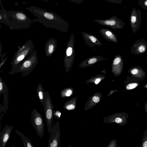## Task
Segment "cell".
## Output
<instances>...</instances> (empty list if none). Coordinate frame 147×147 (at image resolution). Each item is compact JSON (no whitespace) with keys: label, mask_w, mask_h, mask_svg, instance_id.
I'll use <instances>...</instances> for the list:
<instances>
[{"label":"cell","mask_w":147,"mask_h":147,"mask_svg":"<svg viewBox=\"0 0 147 147\" xmlns=\"http://www.w3.org/2000/svg\"><path fill=\"white\" fill-rule=\"evenodd\" d=\"M147 48V43L144 39L137 40L132 45L131 48V53L134 54L138 55L144 53Z\"/></svg>","instance_id":"6"},{"label":"cell","mask_w":147,"mask_h":147,"mask_svg":"<svg viewBox=\"0 0 147 147\" xmlns=\"http://www.w3.org/2000/svg\"><path fill=\"white\" fill-rule=\"evenodd\" d=\"M136 21V17L134 16H132L131 18V21L133 23H135Z\"/></svg>","instance_id":"23"},{"label":"cell","mask_w":147,"mask_h":147,"mask_svg":"<svg viewBox=\"0 0 147 147\" xmlns=\"http://www.w3.org/2000/svg\"><path fill=\"white\" fill-rule=\"evenodd\" d=\"M89 38L93 42H95L96 40V39L93 36H89Z\"/></svg>","instance_id":"25"},{"label":"cell","mask_w":147,"mask_h":147,"mask_svg":"<svg viewBox=\"0 0 147 147\" xmlns=\"http://www.w3.org/2000/svg\"><path fill=\"white\" fill-rule=\"evenodd\" d=\"M13 127L12 125H5L0 133V147H4L9 138Z\"/></svg>","instance_id":"7"},{"label":"cell","mask_w":147,"mask_h":147,"mask_svg":"<svg viewBox=\"0 0 147 147\" xmlns=\"http://www.w3.org/2000/svg\"><path fill=\"white\" fill-rule=\"evenodd\" d=\"M50 134L48 140V147H58L59 145V123L57 121L53 122Z\"/></svg>","instance_id":"5"},{"label":"cell","mask_w":147,"mask_h":147,"mask_svg":"<svg viewBox=\"0 0 147 147\" xmlns=\"http://www.w3.org/2000/svg\"><path fill=\"white\" fill-rule=\"evenodd\" d=\"M100 81V78H98L95 81L96 84H98Z\"/></svg>","instance_id":"29"},{"label":"cell","mask_w":147,"mask_h":147,"mask_svg":"<svg viewBox=\"0 0 147 147\" xmlns=\"http://www.w3.org/2000/svg\"><path fill=\"white\" fill-rule=\"evenodd\" d=\"M1 93L2 94L4 97L3 103L4 105V106L7 108L9 102L8 99V90L7 88H5L3 85L2 82L1 81L0 82V95Z\"/></svg>","instance_id":"9"},{"label":"cell","mask_w":147,"mask_h":147,"mask_svg":"<svg viewBox=\"0 0 147 147\" xmlns=\"http://www.w3.org/2000/svg\"><path fill=\"white\" fill-rule=\"evenodd\" d=\"M72 91L71 90H68L65 93V95L66 96H69L71 94Z\"/></svg>","instance_id":"24"},{"label":"cell","mask_w":147,"mask_h":147,"mask_svg":"<svg viewBox=\"0 0 147 147\" xmlns=\"http://www.w3.org/2000/svg\"><path fill=\"white\" fill-rule=\"evenodd\" d=\"M145 5L147 6V1H146L144 3Z\"/></svg>","instance_id":"31"},{"label":"cell","mask_w":147,"mask_h":147,"mask_svg":"<svg viewBox=\"0 0 147 147\" xmlns=\"http://www.w3.org/2000/svg\"><path fill=\"white\" fill-rule=\"evenodd\" d=\"M75 106L73 105H70L67 106L66 109L68 110L74 109L75 108Z\"/></svg>","instance_id":"20"},{"label":"cell","mask_w":147,"mask_h":147,"mask_svg":"<svg viewBox=\"0 0 147 147\" xmlns=\"http://www.w3.org/2000/svg\"><path fill=\"white\" fill-rule=\"evenodd\" d=\"M72 53V49L71 48L69 47L66 51V54L67 56L71 55Z\"/></svg>","instance_id":"17"},{"label":"cell","mask_w":147,"mask_h":147,"mask_svg":"<svg viewBox=\"0 0 147 147\" xmlns=\"http://www.w3.org/2000/svg\"><path fill=\"white\" fill-rule=\"evenodd\" d=\"M6 15L7 24L11 27H26L32 22L31 19L22 11H7Z\"/></svg>","instance_id":"2"},{"label":"cell","mask_w":147,"mask_h":147,"mask_svg":"<svg viewBox=\"0 0 147 147\" xmlns=\"http://www.w3.org/2000/svg\"><path fill=\"white\" fill-rule=\"evenodd\" d=\"M121 61V59L120 57H118L115 58L113 61V64L116 65L119 63Z\"/></svg>","instance_id":"15"},{"label":"cell","mask_w":147,"mask_h":147,"mask_svg":"<svg viewBox=\"0 0 147 147\" xmlns=\"http://www.w3.org/2000/svg\"><path fill=\"white\" fill-rule=\"evenodd\" d=\"M15 131L22 138L25 147H34L32 142L22 132L16 129Z\"/></svg>","instance_id":"10"},{"label":"cell","mask_w":147,"mask_h":147,"mask_svg":"<svg viewBox=\"0 0 147 147\" xmlns=\"http://www.w3.org/2000/svg\"><path fill=\"white\" fill-rule=\"evenodd\" d=\"M45 92H44L41 86H39L37 89V95L39 100L42 105H43L45 99Z\"/></svg>","instance_id":"12"},{"label":"cell","mask_w":147,"mask_h":147,"mask_svg":"<svg viewBox=\"0 0 147 147\" xmlns=\"http://www.w3.org/2000/svg\"><path fill=\"white\" fill-rule=\"evenodd\" d=\"M122 119L119 117H117L115 119V121L117 123H120L122 121Z\"/></svg>","instance_id":"27"},{"label":"cell","mask_w":147,"mask_h":147,"mask_svg":"<svg viewBox=\"0 0 147 147\" xmlns=\"http://www.w3.org/2000/svg\"><path fill=\"white\" fill-rule=\"evenodd\" d=\"M24 55H21V56H20L18 58L17 60L18 61H21L24 58Z\"/></svg>","instance_id":"26"},{"label":"cell","mask_w":147,"mask_h":147,"mask_svg":"<svg viewBox=\"0 0 147 147\" xmlns=\"http://www.w3.org/2000/svg\"><path fill=\"white\" fill-rule=\"evenodd\" d=\"M93 101L96 102H98L100 100V99L98 96H94L93 98Z\"/></svg>","instance_id":"22"},{"label":"cell","mask_w":147,"mask_h":147,"mask_svg":"<svg viewBox=\"0 0 147 147\" xmlns=\"http://www.w3.org/2000/svg\"><path fill=\"white\" fill-rule=\"evenodd\" d=\"M40 0L43 1H49V0Z\"/></svg>","instance_id":"32"},{"label":"cell","mask_w":147,"mask_h":147,"mask_svg":"<svg viewBox=\"0 0 147 147\" xmlns=\"http://www.w3.org/2000/svg\"><path fill=\"white\" fill-rule=\"evenodd\" d=\"M61 115V113L59 111H54V117L56 118H60Z\"/></svg>","instance_id":"16"},{"label":"cell","mask_w":147,"mask_h":147,"mask_svg":"<svg viewBox=\"0 0 147 147\" xmlns=\"http://www.w3.org/2000/svg\"><path fill=\"white\" fill-rule=\"evenodd\" d=\"M96 60V59L95 58H92L89 60L88 63L89 64L93 63L95 62Z\"/></svg>","instance_id":"19"},{"label":"cell","mask_w":147,"mask_h":147,"mask_svg":"<svg viewBox=\"0 0 147 147\" xmlns=\"http://www.w3.org/2000/svg\"><path fill=\"white\" fill-rule=\"evenodd\" d=\"M31 119L32 125L37 135L42 138L45 131L44 121L41 115L35 108L32 111Z\"/></svg>","instance_id":"4"},{"label":"cell","mask_w":147,"mask_h":147,"mask_svg":"<svg viewBox=\"0 0 147 147\" xmlns=\"http://www.w3.org/2000/svg\"><path fill=\"white\" fill-rule=\"evenodd\" d=\"M128 71L132 76L138 79L144 78L146 76L145 71L139 66L133 67L129 69Z\"/></svg>","instance_id":"8"},{"label":"cell","mask_w":147,"mask_h":147,"mask_svg":"<svg viewBox=\"0 0 147 147\" xmlns=\"http://www.w3.org/2000/svg\"><path fill=\"white\" fill-rule=\"evenodd\" d=\"M138 85V84L136 83H130L127 85L126 88L128 90L131 89L136 87Z\"/></svg>","instance_id":"13"},{"label":"cell","mask_w":147,"mask_h":147,"mask_svg":"<svg viewBox=\"0 0 147 147\" xmlns=\"http://www.w3.org/2000/svg\"><path fill=\"white\" fill-rule=\"evenodd\" d=\"M0 4L1 6L2 9L0 10V22L7 24V16L6 15L7 11L5 10L3 6L1 0H0Z\"/></svg>","instance_id":"11"},{"label":"cell","mask_w":147,"mask_h":147,"mask_svg":"<svg viewBox=\"0 0 147 147\" xmlns=\"http://www.w3.org/2000/svg\"><path fill=\"white\" fill-rule=\"evenodd\" d=\"M106 34L108 36H109L112 34V33L109 31H107L106 32Z\"/></svg>","instance_id":"28"},{"label":"cell","mask_w":147,"mask_h":147,"mask_svg":"<svg viewBox=\"0 0 147 147\" xmlns=\"http://www.w3.org/2000/svg\"><path fill=\"white\" fill-rule=\"evenodd\" d=\"M45 120L49 134L52 129L54 117V106L52 103L51 97L48 91L45 92L43 105Z\"/></svg>","instance_id":"3"},{"label":"cell","mask_w":147,"mask_h":147,"mask_svg":"<svg viewBox=\"0 0 147 147\" xmlns=\"http://www.w3.org/2000/svg\"><path fill=\"white\" fill-rule=\"evenodd\" d=\"M31 63L30 61H26L24 63L23 66L25 67H28L30 66Z\"/></svg>","instance_id":"18"},{"label":"cell","mask_w":147,"mask_h":147,"mask_svg":"<svg viewBox=\"0 0 147 147\" xmlns=\"http://www.w3.org/2000/svg\"><path fill=\"white\" fill-rule=\"evenodd\" d=\"M104 22L105 24L107 25H110L111 26L115 25L116 23L115 21L113 20H105Z\"/></svg>","instance_id":"14"},{"label":"cell","mask_w":147,"mask_h":147,"mask_svg":"<svg viewBox=\"0 0 147 147\" xmlns=\"http://www.w3.org/2000/svg\"><path fill=\"white\" fill-rule=\"evenodd\" d=\"M53 50V45H50L49 48V53H52Z\"/></svg>","instance_id":"21"},{"label":"cell","mask_w":147,"mask_h":147,"mask_svg":"<svg viewBox=\"0 0 147 147\" xmlns=\"http://www.w3.org/2000/svg\"><path fill=\"white\" fill-rule=\"evenodd\" d=\"M143 146L144 147H147V141H146L144 143Z\"/></svg>","instance_id":"30"},{"label":"cell","mask_w":147,"mask_h":147,"mask_svg":"<svg viewBox=\"0 0 147 147\" xmlns=\"http://www.w3.org/2000/svg\"><path fill=\"white\" fill-rule=\"evenodd\" d=\"M26 8L37 18L33 20V22H38L47 26L52 27H57L65 22L63 19L53 11L33 5Z\"/></svg>","instance_id":"1"}]
</instances>
